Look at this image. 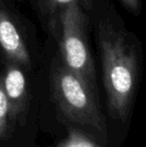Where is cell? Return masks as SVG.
<instances>
[{
  "label": "cell",
  "instance_id": "obj_4",
  "mask_svg": "<svg viewBox=\"0 0 146 147\" xmlns=\"http://www.w3.org/2000/svg\"><path fill=\"white\" fill-rule=\"evenodd\" d=\"M39 51L35 26L12 0H0V58L32 70Z\"/></svg>",
  "mask_w": 146,
  "mask_h": 147
},
{
  "label": "cell",
  "instance_id": "obj_5",
  "mask_svg": "<svg viewBox=\"0 0 146 147\" xmlns=\"http://www.w3.org/2000/svg\"><path fill=\"white\" fill-rule=\"evenodd\" d=\"M1 60L0 81L8 99L11 119H17L27 109L29 98L27 71L18 64L4 58Z\"/></svg>",
  "mask_w": 146,
  "mask_h": 147
},
{
  "label": "cell",
  "instance_id": "obj_7",
  "mask_svg": "<svg viewBox=\"0 0 146 147\" xmlns=\"http://www.w3.org/2000/svg\"><path fill=\"white\" fill-rule=\"evenodd\" d=\"M56 147H102L76 128H69L68 136Z\"/></svg>",
  "mask_w": 146,
  "mask_h": 147
},
{
  "label": "cell",
  "instance_id": "obj_9",
  "mask_svg": "<svg viewBox=\"0 0 146 147\" xmlns=\"http://www.w3.org/2000/svg\"><path fill=\"white\" fill-rule=\"evenodd\" d=\"M123 7L134 16H139L142 8V0H119Z\"/></svg>",
  "mask_w": 146,
  "mask_h": 147
},
{
  "label": "cell",
  "instance_id": "obj_3",
  "mask_svg": "<svg viewBox=\"0 0 146 147\" xmlns=\"http://www.w3.org/2000/svg\"><path fill=\"white\" fill-rule=\"evenodd\" d=\"M45 52L50 57L49 81L52 96L67 119L106 134L104 116L98 105V94L82 78L62 63L53 39L46 36Z\"/></svg>",
  "mask_w": 146,
  "mask_h": 147
},
{
  "label": "cell",
  "instance_id": "obj_6",
  "mask_svg": "<svg viewBox=\"0 0 146 147\" xmlns=\"http://www.w3.org/2000/svg\"><path fill=\"white\" fill-rule=\"evenodd\" d=\"M77 1L85 9L90 10L92 0H29L31 8L44 33L46 34L62 8L71 2Z\"/></svg>",
  "mask_w": 146,
  "mask_h": 147
},
{
  "label": "cell",
  "instance_id": "obj_8",
  "mask_svg": "<svg viewBox=\"0 0 146 147\" xmlns=\"http://www.w3.org/2000/svg\"><path fill=\"white\" fill-rule=\"evenodd\" d=\"M11 119L10 116V108L8 99L4 92L3 86L0 81V139H4L7 137L9 132V120Z\"/></svg>",
  "mask_w": 146,
  "mask_h": 147
},
{
  "label": "cell",
  "instance_id": "obj_2",
  "mask_svg": "<svg viewBox=\"0 0 146 147\" xmlns=\"http://www.w3.org/2000/svg\"><path fill=\"white\" fill-rule=\"evenodd\" d=\"M45 35L53 39L62 63L98 94L89 10L77 1L67 4Z\"/></svg>",
  "mask_w": 146,
  "mask_h": 147
},
{
  "label": "cell",
  "instance_id": "obj_1",
  "mask_svg": "<svg viewBox=\"0 0 146 147\" xmlns=\"http://www.w3.org/2000/svg\"><path fill=\"white\" fill-rule=\"evenodd\" d=\"M89 19L101 62L108 112L113 119L125 122L138 86L143 57L141 42L127 28L110 0H92Z\"/></svg>",
  "mask_w": 146,
  "mask_h": 147
}]
</instances>
